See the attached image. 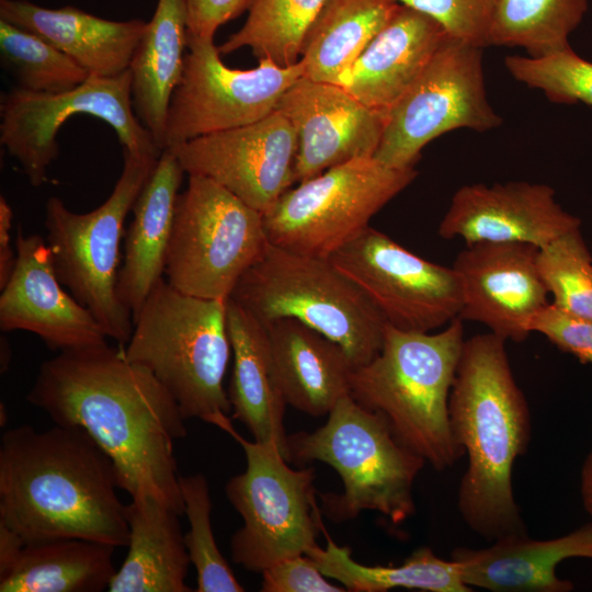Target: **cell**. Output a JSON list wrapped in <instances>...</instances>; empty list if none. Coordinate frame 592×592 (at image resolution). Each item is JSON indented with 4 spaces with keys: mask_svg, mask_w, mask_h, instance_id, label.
<instances>
[{
    "mask_svg": "<svg viewBox=\"0 0 592 592\" xmlns=\"http://www.w3.org/2000/svg\"><path fill=\"white\" fill-rule=\"evenodd\" d=\"M26 399L55 424L83 429L132 498L151 496L184 513L174 442L185 437L186 419L155 375L127 358L124 345L59 352L41 365Z\"/></svg>",
    "mask_w": 592,
    "mask_h": 592,
    "instance_id": "obj_1",
    "label": "cell"
},
{
    "mask_svg": "<svg viewBox=\"0 0 592 592\" xmlns=\"http://www.w3.org/2000/svg\"><path fill=\"white\" fill-rule=\"evenodd\" d=\"M109 455L81 428L23 424L0 443V524L24 544L81 538L128 544L129 526Z\"/></svg>",
    "mask_w": 592,
    "mask_h": 592,
    "instance_id": "obj_2",
    "label": "cell"
},
{
    "mask_svg": "<svg viewBox=\"0 0 592 592\" xmlns=\"http://www.w3.org/2000/svg\"><path fill=\"white\" fill-rule=\"evenodd\" d=\"M505 344L492 332L465 339L448 401L454 439L468 457L457 508L466 525L489 542L526 533L512 469L528 447L531 413Z\"/></svg>",
    "mask_w": 592,
    "mask_h": 592,
    "instance_id": "obj_3",
    "label": "cell"
},
{
    "mask_svg": "<svg viewBox=\"0 0 592 592\" xmlns=\"http://www.w3.org/2000/svg\"><path fill=\"white\" fill-rule=\"evenodd\" d=\"M459 317L439 332L385 326L378 354L354 367L350 396L383 414L396 439L435 470L452 467L465 453L454 439L448 401L464 338Z\"/></svg>",
    "mask_w": 592,
    "mask_h": 592,
    "instance_id": "obj_4",
    "label": "cell"
},
{
    "mask_svg": "<svg viewBox=\"0 0 592 592\" xmlns=\"http://www.w3.org/2000/svg\"><path fill=\"white\" fill-rule=\"evenodd\" d=\"M226 311L227 299L192 296L161 278L133 318L127 358L155 375L185 419L210 423L231 412L224 388L231 349Z\"/></svg>",
    "mask_w": 592,
    "mask_h": 592,
    "instance_id": "obj_5",
    "label": "cell"
},
{
    "mask_svg": "<svg viewBox=\"0 0 592 592\" xmlns=\"http://www.w3.org/2000/svg\"><path fill=\"white\" fill-rule=\"evenodd\" d=\"M328 415L316 431L286 437L287 462L319 460L342 479V493L320 494L323 513L334 522L353 520L363 511L379 512L394 524L411 517L413 485L426 462L396 439L383 414L350 395Z\"/></svg>",
    "mask_w": 592,
    "mask_h": 592,
    "instance_id": "obj_6",
    "label": "cell"
},
{
    "mask_svg": "<svg viewBox=\"0 0 592 592\" xmlns=\"http://www.w3.org/2000/svg\"><path fill=\"white\" fill-rule=\"evenodd\" d=\"M264 326L295 319L337 342L354 366L380 351L386 322L365 294L329 259L269 242L230 297Z\"/></svg>",
    "mask_w": 592,
    "mask_h": 592,
    "instance_id": "obj_7",
    "label": "cell"
},
{
    "mask_svg": "<svg viewBox=\"0 0 592 592\" xmlns=\"http://www.w3.org/2000/svg\"><path fill=\"white\" fill-rule=\"evenodd\" d=\"M158 158L124 151L112 193L91 212H71L56 196L45 205L46 242L58 280L121 345L134 329L133 314L116 292L124 223Z\"/></svg>",
    "mask_w": 592,
    "mask_h": 592,
    "instance_id": "obj_8",
    "label": "cell"
},
{
    "mask_svg": "<svg viewBox=\"0 0 592 592\" xmlns=\"http://www.w3.org/2000/svg\"><path fill=\"white\" fill-rule=\"evenodd\" d=\"M210 424L230 434L243 448L247 468L229 479L226 496L243 525L230 539L231 559L252 572L318 546L320 530L315 469H294L277 445L243 439L226 413Z\"/></svg>",
    "mask_w": 592,
    "mask_h": 592,
    "instance_id": "obj_9",
    "label": "cell"
},
{
    "mask_svg": "<svg viewBox=\"0 0 592 592\" xmlns=\"http://www.w3.org/2000/svg\"><path fill=\"white\" fill-rule=\"evenodd\" d=\"M267 244L262 213L212 179L190 174L177 201L166 280L182 293L226 300Z\"/></svg>",
    "mask_w": 592,
    "mask_h": 592,
    "instance_id": "obj_10",
    "label": "cell"
},
{
    "mask_svg": "<svg viewBox=\"0 0 592 592\" xmlns=\"http://www.w3.org/2000/svg\"><path fill=\"white\" fill-rule=\"evenodd\" d=\"M414 167H388L361 157L287 190L264 214L269 242L328 259L358 237L371 219L417 178Z\"/></svg>",
    "mask_w": 592,
    "mask_h": 592,
    "instance_id": "obj_11",
    "label": "cell"
},
{
    "mask_svg": "<svg viewBox=\"0 0 592 592\" xmlns=\"http://www.w3.org/2000/svg\"><path fill=\"white\" fill-rule=\"evenodd\" d=\"M500 124L487 99L482 49L447 36L387 112L374 157L391 168L414 167L422 149L441 135L458 128L486 132Z\"/></svg>",
    "mask_w": 592,
    "mask_h": 592,
    "instance_id": "obj_12",
    "label": "cell"
},
{
    "mask_svg": "<svg viewBox=\"0 0 592 592\" xmlns=\"http://www.w3.org/2000/svg\"><path fill=\"white\" fill-rule=\"evenodd\" d=\"M87 114L116 133L124 151L160 157L151 134L137 118L132 100V73L89 76L60 93L13 88L0 100V143L21 164L30 184L38 187L59 153L57 134L70 116Z\"/></svg>",
    "mask_w": 592,
    "mask_h": 592,
    "instance_id": "obj_13",
    "label": "cell"
},
{
    "mask_svg": "<svg viewBox=\"0 0 592 592\" xmlns=\"http://www.w3.org/2000/svg\"><path fill=\"white\" fill-rule=\"evenodd\" d=\"M187 48L170 100L163 150L269 116L284 92L304 76L300 60L287 67L261 60L252 69L229 68L214 38L187 35Z\"/></svg>",
    "mask_w": 592,
    "mask_h": 592,
    "instance_id": "obj_14",
    "label": "cell"
},
{
    "mask_svg": "<svg viewBox=\"0 0 592 592\" xmlns=\"http://www.w3.org/2000/svg\"><path fill=\"white\" fill-rule=\"evenodd\" d=\"M328 259L397 329L432 332L459 317L455 270L414 254L371 226Z\"/></svg>",
    "mask_w": 592,
    "mask_h": 592,
    "instance_id": "obj_15",
    "label": "cell"
},
{
    "mask_svg": "<svg viewBox=\"0 0 592 592\" xmlns=\"http://www.w3.org/2000/svg\"><path fill=\"white\" fill-rule=\"evenodd\" d=\"M171 150L185 173L203 175L266 214L295 183L297 137L277 110L240 127L203 135Z\"/></svg>",
    "mask_w": 592,
    "mask_h": 592,
    "instance_id": "obj_16",
    "label": "cell"
},
{
    "mask_svg": "<svg viewBox=\"0 0 592 592\" xmlns=\"http://www.w3.org/2000/svg\"><path fill=\"white\" fill-rule=\"evenodd\" d=\"M536 246L480 241L459 251L453 263L462 288V320L486 326L506 342H523L533 317L548 301Z\"/></svg>",
    "mask_w": 592,
    "mask_h": 592,
    "instance_id": "obj_17",
    "label": "cell"
},
{
    "mask_svg": "<svg viewBox=\"0 0 592 592\" xmlns=\"http://www.w3.org/2000/svg\"><path fill=\"white\" fill-rule=\"evenodd\" d=\"M276 110L297 137L295 183L361 157H374L387 112L372 109L340 84L300 77L282 95Z\"/></svg>",
    "mask_w": 592,
    "mask_h": 592,
    "instance_id": "obj_18",
    "label": "cell"
},
{
    "mask_svg": "<svg viewBox=\"0 0 592 592\" xmlns=\"http://www.w3.org/2000/svg\"><path fill=\"white\" fill-rule=\"evenodd\" d=\"M577 228H581L580 218L562 208L551 186L512 181L459 187L437 232L444 239L460 238L466 244L522 242L542 248Z\"/></svg>",
    "mask_w": 592,
    "mask_h": 592,
    "instance_id": "obj_19",
    "label": "cell"
},
{
    "mask_svg": "<svg viewBox=\"0 0 592 592\" xmlns=\"http://www.w3.org/2000/svg\"><path fill=\"white\" fill-rule=\"evenodd\" d=\"M15 249L16 263L0 295L1 331L32 332L59 352L107 343L94 316L62 288L46 240L19 229Z\"/></svg>",
    "mask_w": 592,
    "mask_h": 592,
    "instance_id": "obj_20",
    "label": "cell"
},
{
    "mask_svg": "<svg viewBox=\"0 0 592 592\" xmlns=\"http://www.w3.org/2000/svg\"><path fill=\"white\" fill-rule=\"evenodd\" d=\"M576 557L592 559V522L551 539L514 533L488 547H457L451 554L466 585L493 592H570L573 583L559 578L556 569Z\"/></svg>",
    "mask_w": 592,
    "mask_h": 592,
    "instance_id": "obj_21",
    "label": "cell"
},
{
    "mask_svg": "<svg viewBox=\"0 0 592 592\" xmlns=\"http://www.w3.org/2000/svg\"><path fill=\"white\" fill-rule=\"evenodd\" d=\"M447 36L429 15L399 4L340 86L363 104L388 112Z\"/></svg>",
    "mask_w": 592,
    "mask_h": 592,
    "instance_id": "obj_22",
    "label": "cell"
},
{
    "mask_svg": "<svg viewBox=\"0 0 592 592\" xmlns=\"http://www.w3.org/2000/svg\"><path fill=\"white\" fill-rule=\"evenodd\" d=\"M0 20L41 36L98 77L129 69L147 24L140 19L107 20L71 5L43 8L27 0H0Z\"/></svg>",
    "mask_w": 592,
    "mask_h": 592,
    "instance_id": "obj_23",
    "label": "cell"
},
{
    "mask_svg": "<svg viewBox=\"0 0 592 592\" xmlns=\"http://www.w3.org/2000/svg\"><path fill=\"white\" fill-rule=\"evenodd\" d=\"M183 170L175 153L163 150L134 206L125 237L124 262L116 292L133 314L139 312L155 285L163 278Z\"/></svg>",
    "mask_w": 592,
    "mask_h": 592,
    "instance_id": "obj_24",
    "label": "cell"
},
{
    "mask_svg": "<svg viewBox=\"0 0 592 592\" xmlns=\"http://www.w3.org/2000/svg\"><path fill=\"white\" fill-rule=\"evenodd\" d=\"M265 327L286 405L322 417L350 395L355 366L337 342L295 319H278Z\"/></svg>",
    "mask_w": 592,
    "mask_h": 592,
    "instance_id": "obj_25",
    "label": "cell"
},
{
    "mask_svg": "<svg viewBox=\"0 0 592 592\" xmlns=\"http://www.w3.org/2000/svg\"><path fill=\"white\" fill-rule=\"evenodd\" d=\"M226 315L234 354L227 392L232 418L254 441L277 445L286 458L283 421L287 405L276 377L267 329L231 298L227 299Z\"/></svg>",
    "mask_w": 592,
    "mask_h": 592,
    "instance_id": "obj_26",
    "label": "cell"
},
{
    "mask_svg": "<svg viewBox=\"0 0 592 592\" xmlns=\"http://www.w3.org/2000/svg\"><path fill=\"white\" fill-rule=\"evenodd\" d=\"M128 551L107 590L111 592H191V563L180 513L151 496L132 498L125 509Z\"/></svg>",
    "mask_w": 592,
    "mask_h": 592,
    "instance_id": "obj_27",
    "label": "cell"
},
{
    "mask_svg": "<svg viewBox=\"0 0 592 592\" xmlns=\"http://www.w3.org/2000/svg\"><path fill=\"white\" fill-rule=\"evenodd\" d=\"M186 47L185 0H158L129 70L135 114L161 151L170 100L182 77Z\"/></svg>",
    "mask_w": 592,
    "mask_h": 592,
    "instance_id": "obj_28",
    "label": "cell"
},
{
    "mask_svg": "<svg viewBox=\"0 0 592 592\" xmlns=\"http://www.w3.org/2000/svg\"><path fill=\"white\" fill-rule=\"evenodd\" d=\"M114 546L81 538L24 544L0 567V592H100L114 577Z\"/></svg>",
    "mask_w": 592,
    "mask_h": 592,
    "instance_id": "obj_29",
    "label": "cell"
},
{
    "mask_svg": "<svg viewBox=\"0 0 592 592\" xmlns=\"http://www.w3.org/2000/svg\"><path fill=\"white\" fill-rule=\"evenodd\" d=\"M398 5L395 0H325L303 42L304 77L340 84Z\"/></svg>",
    "mask_w": 592,
    "mask_h": 592,
    "instance_id": "obj_30",
    "label": "cell"
},
{
    "mask_svg": "<svg viewBox=\"0 0 592 592\" xmlns=\"http://www.w3.org/2000/svg\"><path fill=\"white\" fill-rule=\"evenodd\" d=\"M307 556L330 579L352 592H386L396 588L429 592H470L458 563L436 556L429 547L415 550L400 566H365L351 557L346 546H338L328 535Z\"/></svg>",
    "mask_w": 592,
    "mask_h": 592,
    "instance_id": "obj_31",
    "label": "cell"
},
{
    "mask_svg": "<svg viewBox=\"0 0 592 592\" xmlns=\"http://www.w3.org/2000/svg\"><path fill=\"white\" fill-rule=\"evenodd\" d=\"M588 0H498L490 45L522 47L538 57L570 47Z\"/></svg>",
    "mask_w": 592,
    "mask_h": 592,
    "instance_id": "obj_32",
    "label": "cell"
},
{
    "mask_svg": "<svg viewBox=\"0 0 592 592\" xmlns=\"http://www.w3.org/2000/svg\"><path fill=\"white\" fill-rule=\"evenodd\" d=\"M325 0H250L244 24L218 46L220 54L249 47L261 60L287 67L300 58L305 35Z\"/></svg>",
    "mask_w": 592,
    "mask_h": 592,
    "instance_id": "obj_33",
    "label": "cell"
},
{
    "mask_svg": "<svg viewBox=\"0 0 592 592\" xmlns=\"http://www.w3.org/2000/svg\"><path fill=\"white\" fill-rule=\"evenodd\" d=\"M0 57L19 88L37 93L69 91L90 76L41 36L0 20Z\"/></svg>",
    "mask_w": 592,
    "mask_h": 592,
    "instance_id": "obj_34",
    "label": "cell"
},
{
    "mask_svg": "<svg viewBox=\"0 0 592 592\" xmlns=\"http://www.w3.org/2000/svg\"><path fill=\"white\" fill-rule=\"evenodd\" d=\"M180 491L190 530L184 542L196 570L197 592H242L230 566L216 544L212 524L209 486L203 474L179 477Z\"/></svg>",
    "mask_w": 592,
    "mask_h": 592,
    "instance_id": "obj_35",
    "label": "cell"
},
{
    "mask_svg": "<svg viewBox=\"0 0 592 592\" xmlns=\"http://www.w3.org/2000/svg\"><path fill=\"white\" fill-rule=\"evenodd\" d=\"M537 264L551 303L592 320V253L581 228L539 248Z\"/></svg>",
    "mask_w": 592,
    "mask_h": 592,
    "instance_id": "obj_36",
    "label": "cell"
},
{
    "mask_svg": "<svg viewBox=\"0 0 592 592\" xmlns=\"http://www.w3.org/2000/svg\"><path fill=\"white\" fill-rule=\"evenodd\" d=\"M504 64L515 80L542 90L551 102L592 106V61L571 46L538 57L508 56Z\"/></svg>",
    "mask_w": 592,
    "mask_h": 592,
    "instance_id": "obj_37",
    "label": "cell"
},
{
    "mask_svg": "<svg viewBox=\"0 0 592 592\" xmlns=\"http://www.w3.org/2000/svg\"><path fill=\"white\" fill-rule=\"evenodd\" d=\"M436 21L446 34L460 43L485 48L498 0H395Z\"/></svg>",
    "mask_w": 592,
    "mask_h": 592,
    "instance_id": "obj_38",
    "label": "cell"
},
{
    "mask_svg": "<svg viewBox=\"0 0 592 592\" xmlns=\"http://www.w3.org/2000/svg\"><path fill=\"white\" fill-rule=\"evenodd\" d=\"M530 331L543 334L581 363L592 364V320L548 303L531 320Z\"/></svg>",
    "mask_w": 592,
    "mask_h": 592,
    "instance_id": "obj_39",
    "label": "cell"
},
{
    "mask_svg": "<svg viewBox=\"0 0 592 592\" xmlns=\"http://www.w3.org/2000/svg\"><path fill=\"white\" fill-rule=\"evenodd\" d=\"M262 592H343L333 584L307 555L283 559L261 572Z\"/></svg>",
    "mask_w": 592,
    "mask_h": 592,
    "instance_id": "obj_40",
    "label": "cell"
},
{
    "mask_svg": "<svg viewBox=\"0 0 592 592\" xmlns=\"http://www.w3.org/2000/svg\"><path fill=\"white\" fill-rule=\"evenodd\" d=\"M250 0H185L187 35L214 38L223 24L248 9Z\"/></svg>",
    "mask_w": 592,
    "mask_h": 592,
    "instance_id": "obj_41",
    "label": "cell"
},
{
    "mask_svg": "<svg viewBox=\"0 0 592 592\" xmlns=\"http://www.w3.org/2000/svg\"><path fill=\"white\" fill-rule=\"evenodd\" d=\"M13 212L7 200L0 197V289L9 281L16 263V249L11 243Z\"/></svg>",
    "mask_w": 592,
    "mask_h": 592,
    "instance_id": "obj_42",
    "label": "cell"
},
{
    "mask_svg": "<svg viewBox=\"0 0 592 592\" xmlns=\"http://www.w3.org/2000/svg\"><path fill=\"white\" fill-rule=\"evenodd\" d=\"M580 496L585 512L592 519V449L585 456L581 467Z\"/></svg>",
    "mask_w": 592,
    "mask_h": 592,
    "instance_id": "obj_43",
    "label": "cell"
},
{
    "mask_svg": "<svg viewBox=\"0 0 592 592\" xmlns=\"http://www.w3.org/2000/svg\"><path fill=\"white\" fill-rule=\"evenodd\" d=\"M11 351L8 342L4 339V348L1 344V353H4V356H1V372L5 371L9 366L10 356H7V352Z\"/></svg>",
    "mask_w": 592,
    "mask_h": 592,
    "instance_id": "obj_44",
    "label": "cell"
}]
</instances>
